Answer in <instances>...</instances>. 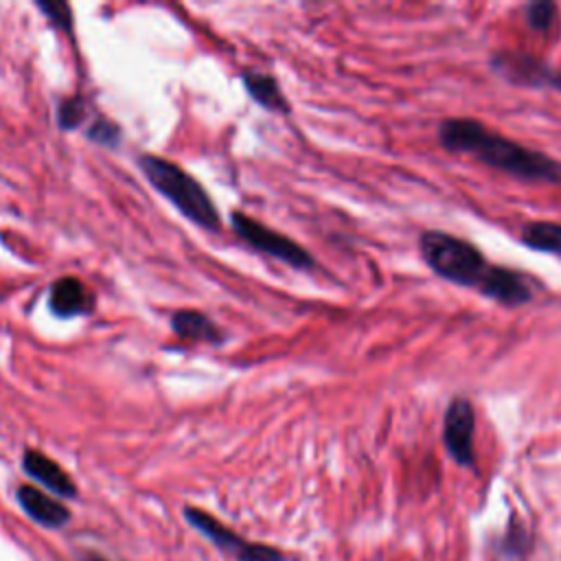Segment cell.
<instances>
[{"mask_svg":"<svg viewBox=\"0 0 561 561\" xmlns=\"http://www.w3.org/2000/svg\"><path fill=\"white\" fill-rule=\"evenodd\" d=\"M438 142L451 153H469L491 169L528 182H561V162L543 151L519 145L489 129L478 118H445L438 125Z\"/></svg>","mask_w":561,"mask_h":561,"instance_id":"1","label":"cell"},{"mask_svg":"<svg viewBox=\"0 0 561 561\" xmlns=\"http://www.w3.org/2000/svg\"><path fill=\"white\" fill-rule=\"evenodd\" d=\"M419 250L434 274L462 287H476L480 294L495 272V265L471 241L443 230H423Z\"/></svg>","mask_w":561,"mask_h":561,"instance_id":"2","label":"cell"},{"mask_svg":"<svg viewBox=\"0 0 561 561\" xmlns=\"http://www.w3.org/2000/svg\"><path fill=\"white\" fill-rule=\"evenodd\" d=\"M138 164L145 173V178L193 224L206 230H219L221 219L217 213L215 202L206 193V188L188 175L184 169H180L175 162L160 158V156H140Z\"/></svg>","mask_w":561,"mask_h":561,"instance_id":"3","label":"cell"},{"mask_svg":"<svg viewBox=\"0 0 561 561\" xmlns=\"http://www.w3.org/2000/svg\"><path fill=\"white\" fill-rule=\"evenodd\" d=\"M232 221V228L234 232L245 241L250 243L254 250L263 252V254H270L296 270H309L313 267V256L300 248L294 239L276 232V230H270L265 228L261 221L243 215V213H232L230 217Z\"/></svg>","mask_w":561,"mask_h":561,"instance_id":"4","label":"cell"},{"mask_svg":"<svg viewBox=\"0 0 561 561\" xmlns=\"http://www.w3.org/2000/svg\"><path fill=\"white\" fill-rule=\"evenodd\" d=\"M184 515L217 548L230 552L239 561H283V554L276 548L261 546V543H250V541L241 539L230 528H226L221 522H217L215 517H210L208 513H204L199 508H186Z\"/></svg>","mask_w":561,"mask_h":561,"instance_id":"5","label":"cell"},{"mask_svg":"<svg viewBox=\"0 0 561 561\" xmlns=\"http://www.w3.org/2000/svg\"><path fill=\"white\" fill-rule=\"evenodd\" d=\"M473 432H476V412L473 403L467 397H454L447 403L443 416V443L449 456L460 467H473Z\"/></svg>","mask_w":561,"mask_h":561,"instance_id":"6","label":"cell"},{"mask_svg":"<svg viewBox=\"0 0 561 561\" xmlns=\"http://www.w3.org/2000/svg\"><path fill=\"white\" fill-rule=\"evenodd\" d=\"M491 66L497 75L513 83L522 85H552L557 72H552L543 61L524 55V53H495L491 57Z\"/></svg>","mask_w":561,"mask_h":561,"instance_id":"7","label":"cell"},{"mask_svg":"<svg viewBox=\"0 0 561 561\" xmlns=\"http://www.w3.org/2000/svg\"><path fill=\"white\" fill-rule=\"evenodd\" d=\"M48 307L59 318H72L90 313L94 309V298L79 278L64 276L50 285Z\"/></svg>","mask_w":561,"mask_h":561,"instance_id":"8","label":"cell"},{"mask_svg":"<svg viewBox=\"0 0 561 561\" xmlns=\"http://www.w3.org/2000/svg\"><path fill=\"white\" fill-rule=\"evenodd\" d=\"M22 467L33 480L42 482L53 493H57L61 497H75L77 495V486H75L72 478L46 454H42L37 449H26L24 456H22Z\"/></svg>","mask_w":561,"mask_h":561,"instance_id":"9","label":"cell"},{"mask_svg":"<svg viewBox=\"0 0 561 561\" xmlns=\"http://www.w3.org/2000/svg\"><path fill=\"white\" fill-rule=\"evenodd\" d=\"M15 495H18L20 506L24 508V513L31 515V519H35L37 524H42L46 528H59L70 517L68 508L61 502L53 500L50 495H46L44 491L31 486V484L18 486Z\"/></svg>","mask_w":561,"mask_h":561,"instance_id":"10","label":"cell"},{"mask_svg":"<svg viewBox=\"0 0 561 561\" xmlns=\"http://www.w3.org/2000/svg\"><path fill=\"white\" fill-rule=\"evenodd\" d=\"M171 327L184 340L210 342V344H219L224 340L221 329L206 313L195 311V309L175 311L171 318Z\"/></svg>","mask_w":561,"mask_h":561,"instance_id":"11","label":"cell"},{"mask_svg":"<svg viewBox=\"0 0 561 561\" xmlns=\"http://www.w3.org/2000/svg\"><path fill=\"white\" fill-rule=\"evenodd\" d=\"M243 85L248 94L263 107L274 110V112H289V103L285 94L280 92L278 81L272 75L259 72V70H245L243 72Z\"/></svg>","mask_w":561,"mask_h":561,"instance_id":"12","label":"cell"},{"mask_svg":"<svg viewBox=\"0 0 561 561\" xmlns=\"http://www.w3.org/2000/svg\"><path fill=\"white\" fill-rule=\"evenodd\" d=\"M519 241L530 250L548 252L561 256V224L557 221H528L522 232Z\"/></svg>","mask_w":561,"mask_h":561,"instance_id":"13","label":"cell"},{"mask_svg":"<svg viewBox=\"0 0 561 561\" xmlns=\"http://www.w3.org/2000/svg\"><path fill=\"white\" fill-rule=\"evenodd\" d=\"M524 13H526V24L539 33H548L557 24V18H559L557 4L548 2V0L526 4Z\"/></svg>","mask_w":561,"mask_h":561,"instance_id":"14","label":"cell"},{"mask_svg":"<svg viewBox=\"0 0 561 561\" xmlns=\"http://www.w3.org/2000/svg\"><path fill=\"white\" fill-rule=\"evenodd\" d=\"M85 118V103L81 96H68L57 107V123L61 129H75Z\"/></svg>","mask_w":561,"mask_h":561,"instance_id":"15","label":"cell"},{"mask_svg":"<svg viewBox=\"0 0 561 561\" xmlns=\"http://www.w3.org/2000/svg\"><path fill=\"white\" fill-rule=\"evenodd\" d=\"M37 9L44 13V18H48L50 24H55L57 28L70 31L72 28V13L70 7L66 2H48V0H39L35 2Z\"/></svg>","mask_w":561,"mask_h":561,"instance_id":"16","label":"cell"},{"mask_svg":"<svg viewBox=\"0 0 561 561\" xmlns=\"http://www.w3.org/2000/svg\"><path fill=\"white\" fill-rule=\"evenodd\" d=\"M85 134H88L90 140H94V142H99V145H105V147H116L118 140H121V129H118V125H114V123L107 121V118H99V121L90 123V127H88Z\"/></svg>","mask_w":561,"mask_h":561,"instance_id":"17","label":"cell"},{"mask_svg":"<svg viewBox=\"0 0 561 561\" xmlns=\"http://www.w3.org/2000/svg\"><path fill=\"white\" fill-rule=\"evenodd\" d=\"M554 88L561 90V72H557V79H554Z\"/></svg>","mask_w":561,"mask_h":561,"instance_id":"18","label":"cell"},{"mask_svg":"<svg viewBox=\"0 0 561 561\" xmlns=\"http://www.w3.org/2000/svg\"><path fill=\"white\" fill-rule=\"evenodd\" d=\"M90 561H103V559H101V557H92Z\"/></svg>","mask_w":561,"mask_h":561,"instance_id":"19","label":"cell"}]
</instances>
